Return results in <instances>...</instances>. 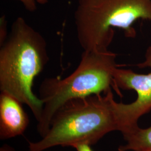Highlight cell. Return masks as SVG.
I'll list each match as a JSON object with an SVG mask.
<instances>
[{"label": "cell", "instance_id": "6da1fadb", "mask_svg": "<svg viewBox=\"0 0 151 151\" xmlns=\"http://www.w3.org/2000/svg\"><path fill=\"white\" fill-rule=\"evenodd\" d=\"M0 47L1 92L27 105L38 122L43 104L32 88L35 78L48 62L45 39L24 18L18 17Z\"/></svg>", "mask_w": 151, "mask_h": 151}, {"label": "cell", "instance_id": "7a4b0ae2", "mask_svg": "<svg viewBox=\"0 0 151 151\" xmlns=\"http://www.w3.org/2000/svg\"><path fill=\"white\" fill-rule=\"evenodd\" d=\"M111 89L101 94L78 98L65 103L54 114L47 134L29 142V151H44L57 147L96 143L109 133L122 132L123 125Z\"/></svg>", "mask_w": 151, "mask_h": 151}, {"label": "cell", "instance_id": "3957f363", "mask_svg": "<svg viewBox=\"0 0 151 151\" xmlns=\"http://www.w3.org/2000/svg\"><path fill=\"white\" fill-rule=\"evenodd\" d=\"M116 54L110 50L83 51L75 71L62 78H45L39 89L43 104L37 131L42 138L48 132L54 114L70 100L115 90L113 74L118 68Z\"/></svg>", "mask_w": 151, "mask_h": 151}, {"label": "cell", "instance_id": "277c9868", "mask_svg": "<svg viewBox=\"0 0 151 151\" xmlns=\"http://www.w3.org/2000/svg\"><path fill=\"white\" fill-rule=\"evenodd\" d=\"M139 20L151 22V0H78L74 12L77 37L83 51L106 50L114 28L135 38L133 27Z\"/></svg>", "mask_w": 151, "mask_h": 151}, {"label": "cell", "instance_id": "5b68a950", "mask_svg": "<svg viewBox=\"0 0 151 151\" xmlns=\"http://www.w3.org/2000/svg\"><path fill=\"white\" fill-rule=\"evenodd\" d=\"M137 66L151 68V45L146 50L145 61ZM113 78L115 91L119 96H122L120 89L133 90L137 93L136 100L132 103H116L123 124L122 133L138 125L139 118L151 110V72L146 75L138 74L131 70L116 68L114 72Z\"/></svg>", "mask_w": 151, "mask_h": 151}, {"label": "cell", "instance_id": "8992f818", "mask_svg": "<svg viewBox=\"0 0 151 151\" xmlns=\"http://www.w3.org/2000/svg\"><path fill=\"white\" fill-rule=\"evenodd\" d=\"M22 103L11 95L0 94V139L5 140L22 135L29 123Z\"/></svg>", "mask_w": 151, "mask_h": 151}, {"label": "cell", "instance_id": "52a82bcc", "mask_svg": "<svg viewBox=\"0 0 151 151\" xmlns=\"http://www.w3.org/2000/svg\"><path fill=\"white\" fill-rule=\"evenodd\" d=\"M122 133L127 143L119 146V151H151V126L146 129H142L137 125Z\"/></svg>", "mask_w": 151, "mask_h": 151}, {"label": "cell", "instance_id": "ba28073f", "mask_svg": "<svg viewBox=\"0 0 151 151\" xmlns=\"http://www.w3.org/2000/svg\"><path fill=\"white\" fill-rule=\"evenodd\" d=\"M19 1L24 6V8L29 12H34L37 9L36 0H15ZM40 4H45L48 2L47 0H37Z\"/></svg>", "mask_w": 151, "mask_h": 151}, {"label": "cell", "instance_id": "9c48e42d", "mask_svg": "<svg viewBox=\"0 0 151 151\" xmlns=\"http://www.w3.org/2000/svg\"><path fill=\"white\" fill-rule=\"evenodd\" d=\"M91 145L86 143H80L76 145L75 148L77 151H93L92 150Z\"/></svg>", "mask_w": 151, "mask_h": 151}, {"label": "cell", "instance_id": "30bf717a", "mask_svg": "<svg viewBox=\"0 0 151 151\" xmlns=\"http://www.w3.org/2000/svg\"><path fill=\"white\" fill-rule=\"evenodd\" d=\"M14 151L12 150V148L10 147L7 146H2L1 148V151Z\"/></svg>", "mask_w": 151, "mask_h": 151}, {"label": "cell", "instance_id": "8fae6325", "mask_svg": "<svg viewBox=\"0 0 151 151\" xmlns=\"http://www.w3.org/2000/svg\"></svg>", "mask_w": 151, "mask_h": 151}]
</instances>
